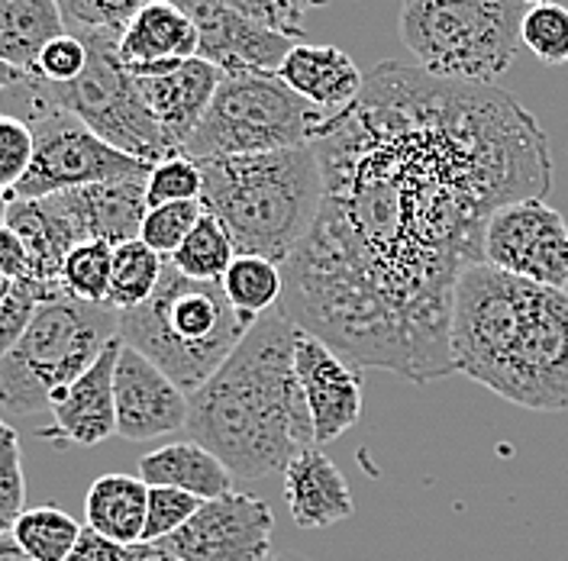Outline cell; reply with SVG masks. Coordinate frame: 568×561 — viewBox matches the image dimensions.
<instances>
[{"label":"cell","instance_id":"obj_36","mask_svg":"<svg viewBox=\"0 0 568 561\" xmlns=\"http://www.w3.org/2000/svg\"><path fill=\"white\" fill-rule=\"evenodd\" d=\"M201 497L178 488H149V510H145V532L142 542H165L169 536H175L197 510H201Z\"/></svg>","mask_w":568,"mask_h":561},{"label":"cell","instance_id":"obj_25","mask_svg":"<svg viewBox=\"0 0 568 561\" xmlns=\"http://www.w3.org/2000/svg\"><path fill=\"white\" fill-rule=\"evenodd\" d=\"M145 510L149 484L140 475H101L84 497V527L98 529L120 545H136L145 532Z\"/></svg>","mask_w":568,"mask_h":561},{"label":"cell","instance_id":"obj_30","mask_svg":"<svg viewBox=\"0 0 568 561\" xmlns=\"http://www.w3.org/2000/svg\"><path fill=\"white\" fill-rule=\"evenodd\" d=\"M110 275H113V246L110 243H81L65 255L62 287L74 300L106 304Z\"/></svg>","mask_w":568,"mask_h":561},{"label":"cell","instance_id":"obj_21","mask_svg":"<svg viewBox=\"0 0 568 561\" xmlns=\"http://www.w3.org/2000/svg\"><path fill=\"white\" fill-rule=\"evenodd\" d=\"M284 500L294 527L326 529L349 520L355 500L343 471L320 452V446L304 449L284 468Z\"/></svg>","mask_w":568,"mask_h":561},{"label":"cell","instance_id":"obj_8","mask_svg":"<svg viewBox=\"0 0 568 561\" xmlns=\"http://www.w3.org/2000/svg\"><path fill=\"white\" fill-rule=\"evenodd\" d=\"M326 116L329 113L294 94L278 74H223L197 133L184 145V155L207 162L314 145Z\"/></svg>","mask_w":568,"mask_h":561},{"label":"cell","instance_id":"obj_44","mask_svg":"<svg viewBox=\"0 0 568 561\" xmlns=\"http://www.w3.org/2000/svg\"><path fill=\"white\" fill-rule=\"evenodd\" d=\"M0 561H36L17 539H13V532H3L0 536Z\"/></svg>","mask_w":568,"mask_h":561},{"label":"cell","instance_id":"obj_23","mask_svg":"<svg viewBox=\"0 0 568 561\" xmlns=\"http://www.w3.org/2000/svg\"><path fill=\"white\" fill-rule=\"evenodd\" d=\"M140 478L149 488H178L201 500H216L233 491L230 468L194 439L169 442L140 458Z\"/></svg>","mask_w":568,"mask_h":561},{"label":"cell","instance_id":"obj_11","mask_svg":"<svg viewBox=\"0 0 568 561\" xmlns=\"http://www.w3.org/2000/svg\"><path fill=\"white\" fill-rule=\"evenodd\" d=\"M488 390L536 414L568 410V294L542 287V297L507 351Z\"/></svg>","mask_w":568,"mask_h":561},{"label":"cell","instance_id":"obj_24","mask_svg":"<svg viewBox=\"0 0 568 561\" xmlns=\"http://www.w3.org/2000/svg\"><path fill=\"white\" fill-rule=\"evenodd\" d=\"M69 33L59 0H0V62L36 74L42 49Z\"/></svg>","mask_w":568,"mask_h":561},{"label":"cell","instance_id":"obj_12","mask_svg":"<svg viewBox=\"0 0 568 561\" xmlns=\"http://www.w3.org/2000/svg\"><path fill=\"white\" fill-rule=\"evenodd\" d=\"M485 262L539 287H568V223L542 197L507 204L488 220Z\"/></svg>","mask_w":568,"mask_h":561},{"label":"cell","instance_id":"obj_13","mask_svg":"<svg viewBox=\"0 0 568 561\" xmlns=\"http://www.w3.org/2000/svg\"><path fill=\"white\" fill-rule=\"evenodd\" d=\"M272 532L275 513L262 497L230 491L204 500L162 545L184 561H268Z\"/></svg>","mask_w":568,"mask_h":561},{"label":"cell","instance_id":"obj_29","mask_svg":"<svg viewBox=\"0 0 568 561\" xmlns=\"http://www.w3.org/2000/svg\"><path fill=\"white\" fill-rule=\"evenodd\" d=\"M78 520L59 507H36L23 510L13 523V539L33 555L36 561H69L81 536Z\"/></svg>","mask_w":568,"mask_h":561},{"label":"cell","instance_id":"obj_41","mask_svg":"<svg viewBox=\"0 0 568 561\" xmlns=\"http://www.w3.org/2000/svg\"><path fill=\"white\" fill-rule=\"evenodd\" d=\"M69 561H130V545H120V542L101 536L98 529L84 527Z\"/></svg>","mask_w":568,"mask_h":561},{"label":"cell","instance_id":"obj_27","mask_svg":"<svg viewBox=\"0 0 568 561\" xmlns=\"http://www.w3.org/2000/svg\"><path fill=\"white\" fill-rule=\"evenodd\" d=\"M165 262L159 252L145 246L142 239H130L113 246V275H110V294H106V307H113L116 314L133 310L145 304L165 272Z\"/></svg>","mask_w":568,"mask_h":561},{"label":"cell","instance_id":"obj_32","mask_svg":"<svg viewBox=\"0 0 568 561\" xmlns=\"http://www.w3.org/2000/svg\"><path fill=\"white\" fill-rule=\"evenodd\" d=\"M204 216L201 201H181V204H162L145 213L140 230V239L162 258H172L181 243L191 236L197 220Z\"/></svg>","mask_w":568,"mask_h":561},{"label":"cell","instance_id":"obj_14","mask_svg":"<svg viewBox=\"0 0 568 561\" xmlns=\"http://www.w3.org/2000/svg\"><path fill=\"white\" fill-rule=\"evenodd\" d=\"M145 181L149 175L88 184V187L62 191L52 197H39V204L69 252L81 243L120 246V243L140 239L142 220L149 213Z\"/></svg>","mask_w":568,"mask_h":561},{"label":"cell","instance_id":"obj_34","mask_svg":"<svg viewBox=\"0 0 568 561\" xmlns=\"http://www.w3.org/2000/svg\"><path fill=\"white\" fill-rule=\"evenodd\" d=\"M155 0H59V10L65 17L71 33L78 30H104L123 33L130 20Z\"/></svg>","mask_w":568,"mask_h":561},{"label":"cell","instance_id":"obj_37","mask_svg":"<svg viewBox=\"0 0 568 561\" xmlns=\"http://www.w3.org/2000/svg\"><path fill=\"white\" fill-rule=\"evenodd\" d=\"M226 3H233L240 13H246L248 20H255L258 27L297 42L304 35V17L326 7L329 0H226Z\"/></svg>","mask_w":568,"mask_h":561},{"label":"cell","instance_id":"obj_22","mask_svg":"<svg viewBox=\"0 0 568 561\" xmlns=\"http://www.w3.org/2000/svg\"><path fill=\"white\" fill-rule=\"evenodd\" d=\"M278 78L304 101L333 113L346 110L365 88V74L358 71L353 55L336 45L297 42L282 62Z\"/></svg>","mask_w":568,"mask_h":561},{"label":"cell","instance_id":"obj_26","mask_svg":"<svg viewBox=\"0 0 568 561\" xmlns=\"http://www.w3.org/2000/svg\"><path fill=\"white\" fill-rule=\"evenodd\" d=\"M223 294L230 297V304L240 310L246 319L272 314L284 297V268L258 258V255H236V262L230 265V272L223 275Z\"/></svg>","mask_w":568,"mask_h":561},{"label":"cell","instance_id":"obj_4","mask_svg":"<svg viewBox=\"0 0 568 561\" xmlns=\"http://www.w3.org/2000/svg\"><path fill=\"white\" fill-rule=\"evenodd\" d=\"M252 326L230 304L223 284L184 278L165 262L155 294L120 314V339L155 361L191 397L223 368Z\"/></svg>","mask_w":568,"mask_h":561},{"label":"cell","instance_id":"obj_16","mask_svg":"<svg viewBox=\"0 0 568 561\" xmlns=\"http://www.w3.org/2000/svg\"><path fill=\"white\" fill-rule=\"evenodd\" d=\"M116 397V436L149 442L187 426L191 397L145 355L123 346L113 371Z\"/></svg>","mask_w":568,"mask_h":561},{"label":"cell","instance_id":"obj_15","mask_svg":"<svg viewBox=\"0 0 568 561\" xmlns=\"http://www.w3.org/2000/svg\"><path fill=\"white\" fill-rule=\"evenodd\" d=\"M181 7L201 35V55L223 74H246V71H268L278 74L287 52L297 45L287 35L272 33L240 13L226 0H172Z\"/></svg>","mask_w":568,"mask_h":561},{"label":"cell","instance_id":"obj_2","mask_svg":"<svg viewBox=\"0 0 568 561\" xmlns=\"http://www.w3.org/2000/svg\"><path fill=\"white\" fill-rule=\"evenodd\" d=\"M301 333L278 307L258 316L223 368L191 394L187 439L211 449L233 478L262 481L284 475L304 449L317 446L311 407L294 371Z\"/></svg>","mask_w":568,"mask_h":561},{"label":"cell","instance_id":"obj_5","mask_svg":"<svg viewBox=\"0 0 568 561\" xmlns=\"http://www.w3.org/2000/svg\"><path fill=\"white\" fill-rule=\"evenodd\" d=\"M78 35L88 45V69L69 84H49L39 74H23L13 88L0 94V113H10L27 123L36 113L59 106L74 113L106 145L152 169L165 159H175L178 152L172 142L165 140L159 120L142 101L136 78L120 59V33L78 30Z\"/></svg>","mask_w":568,"mask_h":561},{"label":"cell","instance_id":"obj_35","mask_svg":"<svg viewBox=\"0 0 568 561\" xmlns=\"http://www.w3.org/2000/svg\"><path fill=\"white\" fill-rule=\"evenodd\" d=\"M23 458L20 436L7 420H0V536L13 532V523L23 513Z\"/></svg>","mask_w":568,"mask_h":561},{"label":"cell","instance_id":"obj_40","mask_svg":"<svg viewBox=\"0 0 568 561\" xmlns=\"http://www.w3.org/2000/svg\"><path fill=\"white\" fill-rule=\"evenodd\" d=\"M84 69H88V45H84V39L78 33H65L59 35V39H52L42 49L36 74L42 81H49V84H69Z\"/></svg>","mask_w":568,"mask_h":561},{"label":"cell","instance_id":"obj_10","mask_svg":"<svg viewBox=\"0 0 568 561\" xmlns=\"http://www.w3.org/2000/svg\"><path fill=\"white\" fill-rule=\"evenodd\" d=\"M27 126L33 130V165L10 194V201H39L74 187L142 177L152 172V165L106 145L69 110L49 106L30 116Z\"/></svg>","mask_w":568,"mask_h":561},{"label":"cell","instance_id":"obj_43","mask_svg":"<svg viewBox=\"0 0 568 561\" xmlns=\"http://www.w3.org/2000/svg\"><path fill=\"white\" fill-rule=\"evenodd\" d=\"M130 561H184L175 552H169L162 542H136L130 545Z\"/></svg>","mask_w":568,"mask_h":561},{"label":"cell","instance_id":"obj_42","mask_svg":"<svg viewBox=\"0 0 568 561\" xmlns=\"http://www.w3.org/2000/svg\"><path fill=\"white\" fill-rule=\"evenodd\" d=\"M0 275L10 280H30V255L10 226H0Z\"/></svg>","mask_w":568,"mask_h":561},{"label":"cell","instance_id":"obj_28","mask_svg":"<svg viewBox=\"0 0 568 561\" xmlns=\"http://www.w3.org/2000/svg\"><path fill=\"white\" fill-rule=\"evenodd\" d=\"M236 246L230 239V233L223 230V223L204 211V216L197 220V226L191 230V236L181 243L175 255L169 258L184 278L194 280H211L220 284L223 275L230 272V265L236 262Z\"/></svg>","mask_w":568,"mask_h":561},{"label":"cell","instance_id":"obj_7","mask_svg":"<svg viewBox=\"0 0 568 561\" xmlns=\"http://www.w3.org/2000/svg\"><path fill=\"white\" fill-rule=\"evenodd\" d=\"M524 0H404L400 42L433 78L491 84L514 65Z\"/></svg>","mask_w":568,"mask_h":561},{"label":"cell","instance_id":"obj_39","mask_svg":"<svg viewBox=\"0 0 568 561\" xmlns=\"http://www.w3.org/2000/svg\"><path fill=\"white\" fill-rule=\"evenodd\" d=\"M39 304H42V294L36 290V284H30V280L13 284L10 297L0 304V358L10 355L13 346L23 339V333L30 329Z\"/></svg>","mask_w":568,"mask_h":561},{"label":"cell","instance_id":"obj_19","mask_svg":"<svg viewBox=\"0 0 568 561\" xmlns=\"http://www.w3.org/2000/svg\"><path fill=\"white\" fill-rule=\"evenodd\" d=\"M201 55L194 20L172 0H155L120 33V59L133 78H159Z\"/></svg>","mask_w":568,"mask_h":561},{"label":"cell","instance_id":"obj_49","mask_svg":"<svg viewBox=\"0 0 568 561\" xmlns=\"http://www.w3.org/2000/svg\"><path fill=\"white\" fill-rule=\"evenodd\" d=\"M524 3H530V7H542V3H556V0H524Z\"/></svg>","mask_w":568,"mask_h":561},{"label":"cell","instance_id":"obj_46","mask_svg":"<svg viewBox=\"0 0 568 561\" xmlns=\"http://www.w3.org/2000/svg\"><path fill=\"white\" fill-rule=\"evenodd\" d=\"M13 284H17V280H10V278H7V275H0V304H3L7 297H10Z\"/></svg>","mask_w":568,"mask_h":561},{"label":"cell","instance_id":"obj_17","mask_svg":"<svg viewBox=\"0 0 568 561\" xmlns=\"http://www.w3.org/2000/svg\"><path fill=\"white\" fill-rule=\"evenodd\" d=\"M294 371L311 407L317 446H326L349 432L362 417V375L323 339L301 333L294 351Z\"/></svg>","mask_w":568,"mask_h":561},{"label":"cell","instance_id":"obj_33","mask_svg":"<svg viewBox=\"0 0 568 561\" xmlns=\"http://www.w3.org/2000/svg\"><path fill=\"white\" fill-rule=\"evenodd\" d=\"M201 191H204L201 165L194 159H187V155H175V159L159 162L149 172V181H145V204L152 211V207H162V204L201 201Z\"/></svg>","mask_w":568,"mask_h":561},{"label":"cell","instance_id":"obj_1","mask_svg":"<svg viewBox=\"0 0 568 561\" xmlns=\"http://www.w3.org/2000/svg\"><path fill=\"white\" fill-rule=\"evenodd\" d=\"M323 207L284 262L278 304L355 368L426 385L456 375L453 287L485 262L500 207L546 197L549 140L527 106L488 84L382 62L314 140Z\"/></svg>","mask_w":568,"mask_h":561},{"label":"cell","instance_id":"obj_38","mask_svg":"<svg viewBox=\"0 0 568 561\" xmlns=\"http://www.w3.org/2000/svg\"><path fill=\"white\" fill-rule=\"evenodd\" d=\"M33 165V130L10 116L0 113V191L13 194L17 184L27 177Z\"/></svg>","mask_w":568,"mask_h":561},{"label":"cell","instance_id":"obj_47","mask_svg":"<svg viewBox=\"0 0 568 561\" xmlns=\"http://www.w3.org/2000/svg\"><path fill=\"white\" fill-rule=\"evenodd\" d=\"M7 213H10V194L0 191V226H7Z\"/></svg>","mask_w":568,"mask_h":561},{"label":"cell","instance_id":"obj_6","mask_svg":"<svg viewBox=\"0 0 568 561\" xmlns=\"http://www.w3.org/2000/svg\"><path fill=\"white\" fill-rule=\"evenodd\" d=\"M120 339V314L106 304L59 297L39 304L30 329L0 358V410L36 417Z\"/></svg>","mask_w":568,"mask_h":561},{"label":"cell","instance_id":"obj_3","mask_svg":"<svg viewBox=\"0 0 568 561\" xmlns=\"http://www.w3.org/2000/svg\"><path fill=\"white\" fill-rule=\"evenodd\" d=\"M201 207L223 223L240 255L284 265L311 236L323 207V172L314 145L207 159Z\"/></svg>","mask_w":568,"mask_h":561},{"label":"cell","instance_id":"obj_45","mask_svg":"<svg viewBox=\"0 0 568 561\" xmlns=\"http://www.w3.org/2000/svg\"><path fill=\"white\" fill-rule=\"evenodd\" d=\"M20 78H23V74H20V71H17V69H10V65H7V62H0V94H3V91H7V88H13V84H17V81H20Z\"/></svg>","mask_w":568,"mask_h":561},{"label":"cell","instance_id":"obj_20","mask_svg":"<svg viewBox=\"0 0 568 561\" xmlns=\"http://www.w3.org/2000/svg\"><path fill=\"white\" fill-rule=\"evenodd\" d=\"M220 81L223 71L204 59H191L181 69L159 78H136L142 101L159 120L165 140L172 142L178 155H184V145L197 133Z\"/></svg>","mask_w":568,"mask_h":561},{"label":"cell","instance_id":"obj_9","mask_svg":"<svg viewBox=\"0 0 568 561\" xmlns=\"http://www.w3.org/2000/svg\"><path fill=\"white\" fill-rule=\"evenodd\" d=\"M542 297V287L510 272H500L488 262L465 268L453 287L449 307V355L453 368L491 385L507 351L514 349L527 319Z\"/></svg>","mask_w":568,"mask_h":561},{"label":"cell","instance_id":"obj_48","mask_svg":"<svg viewBox=\"0 0 568 561\" xmlns=\"http://www.w3.org/2000/svg\"><path fill=\"white\" fill-rule=\"evenodd\" d=\"M268 561H304V559H294V555H272Z\"/></svg>","mask_w":568,"mask_h":561},{"label":"cell","instance_id":"obj_31","mask_svg":"<svg viewBox=\"0 0 568 561\" xmlns=\"http://www.w3.org/2000/svg\"><path fill=\"white\" fill-rule=\"evenodd\" d=\"M520 39L546 65H568V10L556 3L530 7L520 23Z\"/></svg>","mask_w":568,"mask_h":561},{"label":"cell","instance_id":"obj_18","mask_svg":"<svg viewBox=\"0 0 568 561\" xmlns=\"http://www.w3.org/2000/svg\"><path fill=\"white\" fill-rule=\"evenodd\" d=\"M123 349V339H113L104 355L52 400V422L39 429V439L55 446H101L116 436V397H113V371Z\"/></svg>","mask_w":568,"mask_h":561}]
</instances>
